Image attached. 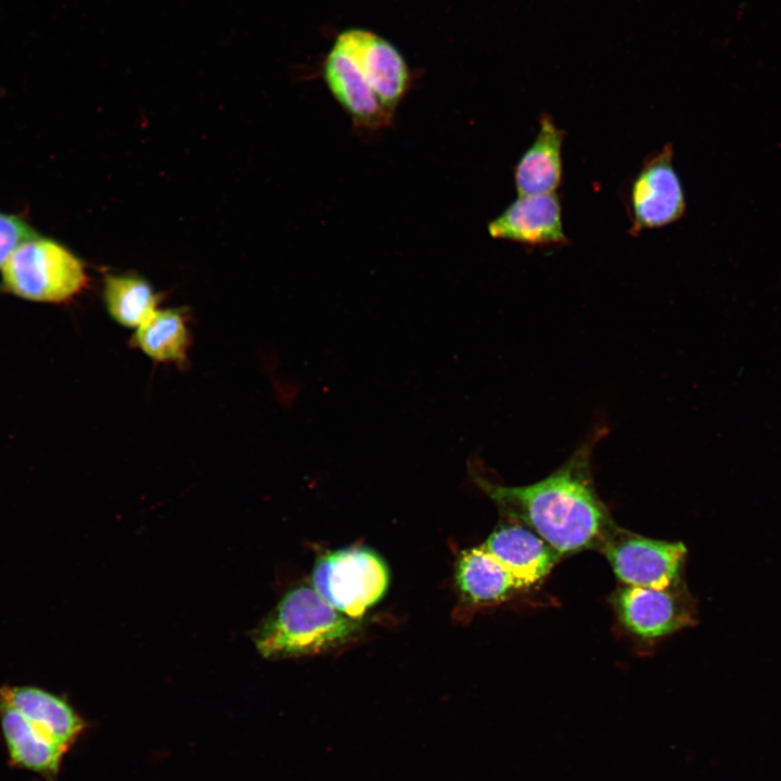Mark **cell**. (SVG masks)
<instances>
[{
    "label": "cell",
    "mask_w": 781,
    "mask_h": 781,
    "mask_svg": "<svg viewBox=\"0 0 781 781\" xmlns=\"http://www.w3.org/2000/svg\"><path fill=\"white\" fill-rule=\"evenodd\" d=\"M597 428L554 472L534 484L503 486L478 478L503 515L536 532L561 555L602 550L618 530L597 494L591 470Z\"/></svg>",
    "instance_id": "6da1fadb"
},
{
    "label": "cell",
    "mask_w": 781,
    "mask_h": 781,
    "mask_svg": "<svg viewBox=\"0 0 781 781\" xmlns=\"http://www.w3.org/2000/svg\"><path fill=\"white\" fill-rule=\"evenodd\" d=\"M358 620L328 604L309 586L289 591L254 630L258 652L270 660L318 654L347 641Z\"/></svg>",
    "instance_id": "7a4b0ae2"
},
{
    "label": "cell",
    "mask_w": 781,
    "mask_h": 781,
    "mask_svg": "<svg viewBox=\"0 0 781 781\" xmlns=\"http://www.w3.org/2000/svg\"><path fill=\"white\" fill-rule=\"evenodd\" d=\"M311 584L328 604L358 620L386 593L389 571L373 550L350 547L319 556L312 569Z\"/></svg>",
    "instance_id": "3957f363"
},
{
    "label": "cell",
    "mask_w": 781,
    "mask_h": 781,
    "mask_svg": "<svg viewBox=\"0 0 781 781\" xmlns=\"http://www.w3.org/2000/svg\"><path fill=\"white\" fill-rule=\"evenodd\" d=\"M4 286L29 300L61 303L87 283L82 263L57 242L37 235L21 244L2 267Z\"/></svg>",
    "instance_id": "277c9868"
},
{
    "label": "cell",
    "mask_w": 781,
    "mask_h": 781,
    "mask_svg": "<svg viewBox=\"0 0 781 781\" xmlns=\"http://www.w3.org/2000/svg\"><path fill=\"white\" fill-rule=\"evenodd\" d=\"M673 156L671 144H665L644 161L631 180L627 204L632 235L668 226L683 216L686 197Z\"/></svg>",
    "instance_id": "5b68a950"
},
{
    "label": "cell",
    "mask_w": 781,
    "mask_h": 781,
    "mask_svg": "<svg viewBox=\"0 0 781 781\" xmlns=\"http://www.w3.org/2000/svg\"><path fill=\"white\" fill-rule=\"evenodd\" d=\"M626 586L666 589L677 585L687 548L618 529L601 550Z\"/></svg>",
    "instance_id": "8992f818"
},
{
    "label": "cell",
    "mask_w": 781,
    "mask_h": 781,
    "mask_svg": "<svg viewBox=\"0 0 781 781\" xmlns=\"http://www.w3.org/2000/svg\"><path fill=\"white\" fill-rule=\"evenodd\" d=\"M334 41L355 59L381 105L393 117L412 84L411 69L399 49L359 27L342 30Z\"/></svg>",
    "instance_id": "52a82bcc"
},
{
    "label": "cell",
    "mask_w": 781,
    "mask_h": 781,
    "mask_svg": "<svg viewBox=\"0 0 781 781\" xmlns=\"http://www.w3.org/2000/svg\"><path fill=\"white\" fill-rule=\"evenodd\" d=\"M676 586L666 589L624 586L614 606L623 625L642 639H656L693 625V611Z\"/></svg>",
    "instance_id": "ba28073f"
},
{
    "label": "cell",
    "mask_w": 781,
    "mask_h": 781,
    "mask_svg": "<svg viewBox=\"0 0 781 781\" xmlns=\"http://www.w3.org/2000/svg\"><path fill=\"white\" fill-rule=\"evenodd\" d=\"M487 231L494 239L528 246H555L568 242L564 232L561 200L555 192L517 196L488 222Z\"/></svg>",
    "instance_id": "9c48e42d"
},
{
    "label": "cell",
    "mask_w": 781,
    "mask_h": 781,
    "mask_svg": "<svg viewBox=\"0 0 781 781\" xmlns=\"http://www.w3.org/2000/svg\"><path fill=\"white\" fill-rule=\"evenodd\" d=\"M0 701L25 717L43 737L69 751L87 729L66 696L34 684H2Z\"/></svg>",
    "instance_id": "30bf717a"
},
{
    "label": "cell",
    "mask_w": 781,
    "mask_h": 781,
    "mask_svg": "<svg viewBox=\"0 0 781 781\" xmlns=\"http://www.w3.org/2000/svg\"><path fill=\"white\" fill-rule=\"evenodd\" d=\"M322 79L331 95L357 127L376 130L392 116L381 105L355 59L337 42L324 56Z\"/></svg>",
    "instance_id": "8fae6325"
},
{
    "label": "cell",
    "mask_w": 781,
    "mask_h": 781,
    "mask_svg": "<svg viewBox=\"0 0 781 781\" xmlns=\"http://www.w3.org/2000/svg\"><path fill=\"white\" fill-rule=\"evenodd\" d=\"M484 546L516 579L523 590L542 581L562 556L545 539L516 521L499 525Z\"/></svg>",
    "instance_id": "7c38bea8"
},
{
    "label": "cell",
    "mask_w": 781,
    "mask_h": 781,
    "mask_svg": "<svg viewBox=\"0 0 781 781\" xmlns=\"http://www.w3.org/2000/svg\"><path fill=\"white\" fill-rule=\"evenodd\" d=\"M0 733L10 767L56 781L68 752L43 737L16 709L0 701Z\"/></svg>",
    "instance_id": "4fadbf2b"
},
{
    "label": "cell",
    "mask_w": 781,
    "mask_h": 781,
    "mask_svg": "<svg viewBox=\"0 0 781 781\" xmlns=\"http://www.w3.org/2000/svg\"><path fill=\"white\" fill-rule=\"evenodd\" d=\"M564 130L549 114L539 117L538 132L514 167L517 196L554 193L562 182Z\"/></svg>",
    "instance_id": "5bb4252c"
},
{
    "label": "cell",
    "mask_w": 781,
    "mask_h": 781,
    "mask_svg": "<svg viewBox=\"0 0 781 781\" xmlns=\"http://www.w3.org/2000/svg\"><path fill=\"white\" fill-rule=\"evenodd\" d=\"M462 596L477 605L502 602L523 588L483 545L463 551L456 568Z\"/></svg>",
    "instance_id": "9a60e30c"
},
{
    "label": "cell",
    "mask_w": 781,
    "mask_h": 781,
    "mask_svg": "<svg viewBox=\"0 0 781 781\" xmlns=\"http://www.w3.org/2000/svg\"><path fill=\"white\" fill-rule=\"evenodd\" d=\"M132 343L155 361H182L189 346V333L182 315L175 309L156 310L137 328Z\"/></svg>",
    "instance_id": "2e32d148"
},
{
    "label": "cell",
    "mask_w": 781,
    "mask_h": 781,
    "mask_svg": "<svg viewBox=\"0 0 781 781\" xmlns=\"http://www.w3.org/2000/svg\"><path fill=\"white\" fill-rule=\"evenodd\" d=\"M104 302L110 316L127 328H138L157 310V296L143 279L132 276H106Z\"/></svg>",
    "instance_id": "e0dca14e"
},
{
    "label": "cell",
    "mask_w": 781,
    "mask_h": 781,
    "mask_svg": "<svg viewBox=\"0 0 781 781\" xmlns=\"http://www.w3.org/2000/svg\"><path fill=\"white\" fill-rule=\"evenodd\" d=\"M37 235L21 218L0 213V268L21 244Z\"/></svg>",
    "instance_id": "ac0fdd59"
}]
</instances>
